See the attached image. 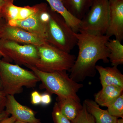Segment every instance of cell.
I'll list each match as a JSON object with an SVG mask.
<instances>
[{"label": "cell", "instance_id": "6da1fadb", "mask_svg": "<svg viewBox=\"0 0 123 123\" xmlns=\"http://www.w3.org/2000/svg\"><path fill=\"white\" fill-rule=\"evenodd\" d=\"M75 35L79 53L69 72L70 78L79 83L88 77L95 76L96 64L98 61L102 60L104 63L109 62L110 51L106 43L111 37L106 35H95L81 33H75Z\"/></svg>", "mask_w": 123, "mask_h": 123}, {"label": "cell", "instance_id": "7a4b0ae2", "mask_svg": "<svg viewBox=\"0 0 123 123\" xmlns=\"http://www.w3.org/2000/svg\"><path fill=\"white\" fill-rule=\"evenodd\" d=\"M27 67L42 82V87L46 89L48 93L57 95V100L72 98L80 102L77 93L84 85L71 79L67 71L46 72L39 70L34 66Z\"/></svg>", "mask_w": 123, "mask_h": 123}, {"label": "cell", "instance_id": "3957f363", "mask_svg": "<svg viewBox=\"0 0 123 123\" xmlns=\"http://www.w3.org/2000/svg\"><path fill=\"white\" fill-rule=\"evenodd\" d=\"M39 81V79L32 71L0 60V82L6 94L20 93L24 86L34 88Z\"/></svg>", "mask_w": 123, "mask_h": 123}, {"label": "cell", "instance_id": "277c9868", "mask_svg": "<svg viewBox=\"0 0 123 123\" xmlns=\"http://www.w3.org/2000/svg\"><path fill=\"white\" fill-rule=\"evenodd\" d=\"M49 19L47 25L46 42L69 53L77 44V38L63 17L49 7Z\"/></svg>", "mask_w": 123, "mask_h": 123}, {"label": "cell", "instance_id": "5b68a950", "mask_svg": "<svg viewBox=\"0 0 123 123\" xmlns=\"http://www.w3.org/2000/svg\"><path fill=\"white\" fill-rule=\"evenodd\" d=\"M37 47L39 59L35 67L43 72H69L76 59L75 55L61 50L47 42Z\"/></svg>", "mask_w": 123, "mask_h": 123}, {"label": "cell", "instance_id": "8992f818", "mask_svg": "<svg viewBox=\"0 0 123 123\" xmlns=\"http://www.w3.org/2000/svg\"><path fill=\"white\" fill-rule=\"evenodd\" d=\"M109 0H92L89 11L81 20L79 33L105 35L109 24Z\"/></svg>", "mask_w": 123, "mask_h": 123}, {"label": "cell", "instance_id": "52a82bcc", "mask_svg": "<svg viewBox=\"0 0 123 123\" xmlns=\"http://www.w3.org/2000/svg\"><path fill=\"white\" fill-rule=\"evenodd\" d=\"M0 50L4 55V58L27 67H35L38 60L37 47L32 44H22L12 40L0 39Z\"/></svg>", "mask_w": 123, "mask_h": 123}, {"label": "cell", "instance_id": "ba28073f", "mask_svg": "<svg viewBox=\"0 0 123 123\" xmlns=\"http://www.w3.org/2000/svg\"><path fill=\"white\" fill-rule=\"evenodd\" d=\"M49 6L46 3L39 4L38 10L24 20L11 21L7 24L25 30L46 41L47 25L49 18Z\"/></svg>", "mask_w": 123, "mask_h": 123}, {"label": "cell", "instance_id": "9c48e42d", "mask_svg": "<svg viewBox=\"0 0 123 123\" xmlns=\"http://www.w3.org/2000/svg\"><path fill=\"white\" fill-rule=\"evenodd\" d=\"M109 24L106 35L115 36L120 42L123 39V0H109Z\"/></svg>", "mask_w": 123, "mask_h": 123}, {"label": "cell", "instance_id": "30bf717a", "mask_svg": "<svg viewBox=\"0 0 123 123\" xmlns=\"http://www.w3.org/2000/svg\"><path fill=\"white\" fill-rule=\"evenodd\" d=\"M0 39L9 40L23 44L39 46L46 42L37 36L18 27L7 24L0 31Z\"/></svg>", "mask_w": 123, "mask_h": 123}, {"label": "cell", "instance_id": "8fae6325", "mask_svg": "<svg viewBox=\"0 0 123 123\" xmlns=\"http://www.w3.org/2000/svg\"><path fill=\"white\" fill-rule=\"evenodd\" d=\"M5 111L17 121L28 123H42L35 117L34 111L23 105L15 99L14 96L7 95Z\"/></svg>", "mask_w": 123, "mask_h": 123}, {"label": "cell", "instance_id": "7c38bea8", "mask_svg": "<svg viewBox=\"0 0 123 123\" xmlns=\"http://www.w3.org/2000/svg\"><path fill=\"white\" fill-rule=\"evenodd\" d=\"M39 4L33 6L18 7L9 3L2 7L0 11V16L6 23L11 21L24 20L35 13L38 9Z\"/></svg>", "mask_w": 123, "mask_h": 123}, {"label": "cell", "instance_id": "4fadbf2b", "mask_svg": "<svg viewBox=\"0 0 123 123\" xmlns=\"http://www.w3.org/2000/svg\"><path fill=\"white\" fill-rule=\"evenodd\" d=\"M96 69L99 73L102 87L114 86L123 89V75L117 66L104 68L96 65Z\"/></svg>", "mask_w": 123, "mask_h": 123}, {"label": "cell", "instance_id": "5bb4252c", "mask_svg": "<svg viewBox=\"0 0 123 123\" xmlns=\"http://www.w3.org/2000/svg\"><path fill=\"white\" fill-rule=\"evenodd\" d=\"M123 89L116 86H104L95 94V101L99 105L107 107L123 94Z\"/></svg>", "mask_w": 123, "mask_h": 123}, {"label": "cell", "instance_id": "9a60e30c", "mask_svg": "<svg viewBox=\"0 0 123 123\" xmlns=\"http://www.w3.org/2000/svg\"><path fill=\"white\" fill-rule=\"evenodd\" d=\"M84 103L88 112L94 118L95 123H116L118 118L110 114L107 110L101 109L95 101L87 99Z\"/></svg>", "mask_w": 123, "mask_h": 123}, {"label": "cell", "instance_id": "2e32d148", "mask_svg": "<svg viewBox=\"0 0 123 123\" xmlns=\"http://www.w3.org/2000/svg\"><path fill=\"white\" fill-rule=\"evenodd\" d=\"M51 8L63 17L74 32L79 33L81 20L71 14L64 5L62 0H46Z\"/></svg>", "mask_w": 123, "mask_h": 123}, {"label": "cell", "instance_id": "e0dca14e", "mask_svg": "<svg viewBox=\"0 0 123 123\" xmlns=\"http://www.w3.org/2000/svg\"><path fill=\"white\" fill-rule=\"evenodd\" d=\"M65 7L73 16L81 20L89 11L92 0H62Z\"/></svg>", "mask_w": 123, "mask_h": 123}, {"label": "cell", "instance_id": "ac0fdd59", "mask_svg": "<svg viewBox=\"0 0 123 123\" xmlns=\"http://www.w3.org/2000/svg\"><path fill=\"white\" fill-rule=\"evenodd\" d=\"M57 101L62 114L72 122L75 120L83 107L80 102L72 98L57 100Z\"/></svg>", "mask_w": 123, "mask_h": 123}, {"label": "cell", "instance_id": "d6986e66", "mask_svg": "<svg viewBox=\"0 0 123 123\" xmlns=\"http://www.w3.org/2000/svg\"><path fill=\"white\" fill-rule=\"evenodd\" d=\"M106 45L110 51L109 61L112 66H117L123 64V45L116 39H109Z\"/></svg>", "mask_w": 123, "mask_h": 123}, {"label": "cell", "instance_id": "ffe728a7", "mask_svg": "<svg viewBox=\"0 0 123 123\" xmlns=\"http://www.w3.org/2000/svg\"><path fill=\"white\" fill-rule=\"evenodd\" d=\"M110 114L117 118H123V93L107 107Z\"/></svg>", "mask_w": 123, "mask_h": 123}, {"label": "cell", "instance_id": "44dd1931", "mask_svg": "<svg viewBox=\"0 0 123 123\" xmlns=\"http://www.w3.org/2000/svg\"><path fill=\"white\" fill-rule=\"evenodd\" d=\"M83 107L79 112L73 123H95V120L92 115L88 112L85 104L83 103Z\"/></svg>", "mask_w": 123, "mask_h": 123}, {"label": "cell", "instance_id": "7402d4cb", "mask_svg": "<svg viewBox=\"0 0 123 123\" xmlns=\"http://www.w3.org/2000/svg\"><path fill=\"white\" fill-rule=\"evenodd\" d=\"M52 117L54 123H73L62 114L57 102L54 105Z\"/></svg>", "mask_w": 123, "mask_h": 123}, {"label": "cell", "instance_id": "603a6c76", "mask_svg": "<svg viewBox=\"0 0 123 123\" xmlns=\"http://www.w3.org/2000/svg\"><path fill=\"white\" fill-rule=\"evenodd\" d=\"M31 104L34 105H38L41 103V94L38 91H34L31 95Z\"/></svg>", "mask_w": 123, "mask_h": 123}, {"label": "cell", "instance_id": "cb8c5ba5", "mask_svg": "<svg viewBox=\"0 0 123 123\" xmlns=\"http://www.w3.org/2000/svg\"><path fill=\"white\" fill-rule=\"evenodd\" d=\"M7 95L3 90H0V112L4 111L7 100Z\"/></svg>", "mask_w": 123, "mask_h": 123}, {"label": "cell", "instance_id": "d4e9b609", "mask_svg": "<svg viewBox=\"0 0 123 123\" xmlns=\"http://www.w3.org/2000/svg\"><path fill=\"white\" fill-rule=\"evenodd\" d=\"M51 102V98L50 94L44 93L41 95V103L42 105H47Z\"/></svg>", "mask_w": 123, "mask_h": 123}, {"label": "cell", "instance_id": "484cf974", "mask_svg": "<svg viewBox=\"0 0 123 123\" xmlns=\"http://www.w3.org/2000/svg\"><path fill=\"white\" fill-rule=\"evenodd\" d=\"M16 119L13 116H12L7 117L2 120L0 123H13Z\"/></svg>", "mask_w": 123, "mask_h": 123}, {"label": "cell", "instance_id": "4316f807", "mask_svg": "<svg viewBox=\"0 0 123 123\" xmlns=\"http://www.w3.org/2000/svg\"><path fill=\"white\" fill-rule=\"evenodd\" d=\"M15 0H0V11L5 5L9 3H13Z\"/></svg>", "mask_w": 123, "mask_h": 123}, {"label": "cell", "instance_id": "83f0119b", "mask_svg": "<svg viewBox=\"0 0 123 123\" xmlns=\"http://www.w3.org/2000/svg\"><path fill=\"white\" fill-rule=\"evenodd\" d=\"M10 115L5 111L0 112V122L9 116Z\"/></svg>", "mask_w": 123, "mask_h": 123}, {"label": "cell", "instance_id": "f1b7e54d", "mask_svg": "<svg viewBox=\"0 0 123 123\" xmlns=\"http://www.w3.org/2000/svg\"><path fill=\"white\" fill-rule=\"evenodd\" d=\"M6 24L7 23L5 20L0 16V30H1Z\"/></svg>", "mask_w": 123, "mask_h": 123}, {"label": "cell", "instance_id": "f546056e", "mask_svg": "<svg viewBox=\"0 0 123 123\" xmlns=\"http://www.w3.org/2000/svg\"><path fill=\"white\" fill-rule=\"evenodd\" d=\"M116 123H123V118L117 119Z\"/></svg>", "mask_w": 123, "mask_h": 123}, {"label": "cell", "instance_id": "4dcf8cb0", "mask_svg": "<svg viewBox=\"0 0 123 123\" xmlns=\"http://www.w3.org/2000/svg\"><path fill=\"white\" fill-rule=\"evenodd\" d=\"M2 57H3L1 53H0V60L1 58ZM2 90V86H1V84L0 82V90Z\"/></svg>", "mask_w": 123, "mask_h": 123}, {"label": "cell", "instance_id": "1f68e13d", "mask_svg": "<svg viewBox=\"0 0 123 123\" xmlns=\"http://www.w3.org/2000/svg\"><path fill=\"white\" fill-rule=\"evenodd\" d=\"M13 123H26V122H22V121H17V120H15Z\"/></svg>", "mask_w": 123, "mask_h": 123}, {"label": "cell", "instance_id": "d6a6232c", "mask_svg": "<svg viewBox=\"0 0 123 123\" xmlns=\"http://www.w3.org/2000/svg\"><path fill=\"white\" fill-rule=\"evenodd\" d=\"M0 53H1V54L2 55V56H3V57H5L4 55V54L2 53V52H1L0 50Z\"/></svg>", "mask_w": 123, "mask_h": 123}]
</instances>
